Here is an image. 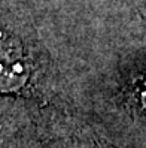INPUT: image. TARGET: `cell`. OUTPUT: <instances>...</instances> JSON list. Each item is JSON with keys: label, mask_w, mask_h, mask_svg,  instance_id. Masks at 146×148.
<instances>
[{"label": "cell", "mask_w": 146, "mask_h": 148, "mask_svg": "<svg viewBox=\"0 0 146 148\" xmlns=\"http://www.w3.org/2000/svg\"><path fill=\"white\" fill-rule=\"evenodd\" d=\"M30 79L22 47L11 34L0 32V93L20 91Z\"/></svg>", "instance_id": "6da1fadb"}]
</instances>
